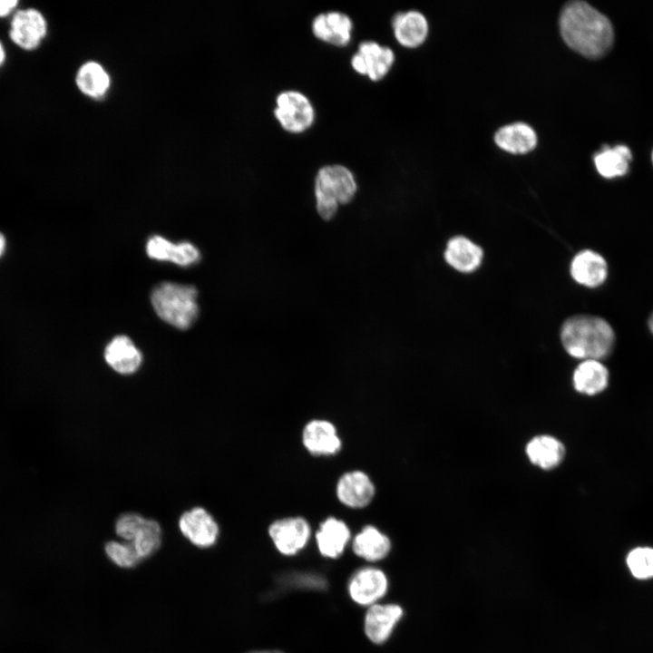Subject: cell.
<instances>
[{
    "mask_svg": "<svg viewBox=\"0 0 653 653\" xmlns=\"http://www.w3.org/2000/svg\"><path fill=\"white\" fill-rule=\"evenodd\" d=\"M559 24L566 44L587 58L604 56L613 44L610 21L584 1L567 3L560 12Z\"/></svg>",
    "mask_w": 653,
    "mask_h": 653,
    "instance_id": "cell-1",
    "label": "cell"
},
{
    "mask_svg": "<svg viewBox=\"0 0 653 653\" xmlns=\"http://www.w3.org/2000/svg\"><path fill=\"white\" fill-rule=\"evenodd\" d=\"M560 336L565 351L581 361H601L609 356L615 344V333L609 322L591 315H576L567 318Z\"/></svg>",
    "mask_w": 653,
    "mask_h": 653,
    "instance_id": "cell-2",
    "label": "cell"
},
{
    "mask_svg": "<svg viewBox=\"0 0 653 653\" xmlns=\"http://www.w3.org/2000/svg\"><path fill=\"white\" fill-rule=\"evenodd\" d=\"M357 183L353 172L341 164L321 167L315 178L316 210L324 220L332 219L340 205L353 200Z\"/></svg>",
    "mask_w": 653,
    "mask_h": 653,
    "instance_id": "cell-3",
    "label": "cell"
},
{
    "mask_svg": "<svg viewBox=\"0 0 653 653\" xmlns=\"http://www.w3.org/2000/svg\"><path fill=\"white\" fill-rule=\"evenodd\" d=\"M151 300L157 315L179 329H188L198 317L197 289L194 286L162 282L153 288Z\"/></svg>",
    "mask_w": 653,
    "mask_h": 653,
    "instance_id": "cell-4",
    "label": "cell"
},
{
    "mask_svg": "<svg viewBox=\"0 0 653 653\" xmlns=\"http://www.w3.org/2000/svg\"><path fill=\"white\" fill-rule=\"evenodd\" d=\"M115 533L128 542L143 561L154 555L162 541L160 523L137 512H126L115 521Z\"/></svg>",
    "mask_w": 653,
    "mask_h": 653,
    "instance_id": "cell-5",
    "label": "cell"
},
{
    "mask_svg": "<svg viewBox=\"0 0 653 653\" xmlns=\"http://www.w3.org/2000/svg\"><path fill=\"white\" fill-rule=\"evenodd\" d=\"M274 115L280 126L290 133L309 129L315 120V110L309 99L296 90H287L276 97Z\"/></svg>",
    "mask_w": 653,
    "mask_h": 653,
    "instance_id": "cell-6",
    "label": "cell"
},
{
    "mask_svg": "<svg viewBox=\"0 0 653 653\" xmlns=\"http://www.w3.org/2000/svg\"><path fill=\"white\" fill-rule=\"evenodd\" d=\"M394 62L395 54L390 47L367 40L359 44L351 58V66L359 74L377 82L388 73Z\"/></svg>",
    "mask_w": 653,
    "mask_h": 653,
    "instance_id": "cell-7",
    "label": "cell"
},
{
    "mask_svg": "<svg viewBox=\"0 0 653 653\" xmlns=\"http://www.w3.org/2000/svg\"><path fill=\"white\" fill-rule=\"evenodd\" d=\"M181 534L194 546L209 549L216 544L219 528L214 517L203 507L184 512L178 521Z\"/></svg>",
    "mask_w": 653,
    "mask_h": 653,
    "instance_id": "cell-8",
    "label": "cell"
},
{
    "mask_svg": "<svg viewBox=\"0 0 653 653\" xmlns=\"http://www.w3.org/2000/svg\"><path fill=\"white\" fill-rule=\"evenodd\" d=\"M47 34V22L44 15L34 9L17 10L12 17L9 37L18 47L31 51L36 49Z\"/></svg>",
    "mask_w": 653,
    "mask_h": 653,
    "instance_id": "cell-9",
    "label": "cell"
},
{
    "mask_svg": "<svg viewBox=\"0 0 653 653\" xmlns=\"http://www.w3.org/2000/svg\"><path fill=\"white\" fill-rule=\"evenodd\" d=\"M268 532L281 553L293 555L306 545L310 536V528L305 519L293 517L274 521Z\"/></svg>",
    "mask_w": 653,
    "mask_h": 653,
    "instance_id": "cell-10",
    "label": "cell"
},
{
    "mask_svg": "<svg viewBox=\"0 0 653 653\" xmlns=\"http://www.w3.org/2000/svg\"><path fill=\"white\" fill-rule=\"evenodd\" d=\"M313 34L319 40L343 47L352 37L353 22L345 13L329 11L318 14L311 24Z\"/></svg>",
    "mask_w": 653,
    "mask_h": 653,
    "instance_id": "cell-11",
    "label": "cell"
},
{
    "mask_svg": "<svg viewBox=\"0 0 653 653\" xmlns=\"http://www.w3.org/2000/svg\"><path fill=\"white\" fill-rule=\"evenodd\" d=\"M571 278L580 285L594 288L601 286L608 277L605 258L591 249L579 251L570 265Z\"/></svg>",
    "mask_w": 653,
    "mask_h": 653,
    "instance_id": "cell-12",
    "label": "cell"
},
{
    "mask_svg": "<svg viewBox=\"0 0 653 653\" xmlns=\"http://www.w3.org/2000/svg\"><path fill=\"white\" fill-rule=\"evenodd\" d=\"M349 594L360 605H369L382 598L387 590L385 573L375 568L358 570L350 580Z\"/></svg>",
    "mask_w": 653,
    "mask_h": 653,
    "instance_id": "cell-13",
    "label": "cell"
},
{
    "mask_svg": "<svg viewBox=\"0 0 653 653\" xmlns=\"http://www.w3.org/2000/svg\"><path fill=\"white\" fill-rule=\"evenodd\" d=\"M446 263L462 273H472L482 264V248L464 236H454L446 244L443 253Z\"/></svg>",
    "mask_w": 653,
    "mask_h": 653,
    "instance_id": "cell-14",
    "label": "cell"
},
{
    "mask_svg": "<svg viewBox=\"0 0 653 653\" xmlns=\"http://www.w3.org/2000/svg\"><path fill=\"white\" fill-rule=\"evenodd\" d=\"M609 383V369L599 360H582L573 371V388L580 395L587 396L599 395L607 389Z\"/></svg>",
    "mask_w": 653,
    "mask_h": 653,
    "instance_id": "cell-15",
    "label": "cell"
},
{
    "mask_svg": "<svg viewBox=\"0 0 653 653\" xmlns=\"http://www.w3.org/2000/svg\"><path fill=\"white\" fill-rule=\"evenodd\" d=\"M565 453L564 444L550 434L536 435L525 446L529 461L544 471L557 468L562 463Z\"/></svg>",
    "mask_w": 653,
    "mask_h": 653,
    "instance_id": "cell-16",
    "label": "cell"
},
{
    "mask_svg": "<svg viewBox=\"0 0 653 653\" xmlns=\"http://www.w3.org/2000/svg\"><path fill=\"white\" fill-rule=\"evenodd\" d=\"M402 616L403 609L398 605H373L367 610L365 619V635L375 644L385 642Z\"/></svg>",
    "mask_w": 653,
    "mask_h": 653,
    "instance_id": "cell-17",
    "label": "cell"
},
{
    "mask_svg": "<svg viewBox=\"0 0 653 653\" xmlns=\"http://www.w3.org/2000/svg\"><path fill=\"white\" fill-rule=\"evenodd\" d=\"M374 494L373 482L365 473L360 471L345 473L336 485V495L339 501L352 508L366 506Z\"/></svg>",
    "mask_w": 653,
    "mask_h": 653,
    "instance_id": "cell-18",
    "label": "cell"
},
{
    "mask_svg": "<svg viewBox=\"0 0 653 653\" xmlns=\"http://www.w3.org/2000/svg\"><path fill=\"white\" fill-rule=\"evenodd\" d=\"M391 24L396 41L407 48L421 45L428 34V22L418 11L399 12L393 16Z\"/></svg>",
    "mask_w": 653,
    "mask_h": 653,
    "instance_id": "cell-19",
    "label": "cell"
},
{
    "mask_svg": "<svg viewBox=\"0 0 653 653\" xmlns=\"http://www.w3.org/2000/svg\"><path fill=\"white\" fill-rule=\"evenodd\" d=\"M104 359L115 372L128 375L139 369L142 356L131 338L121 335L115 336L107 345Z\"/></svg>",
    "mask_w": 653,
    "mask_h": 653,
    "instance_id": "cell-20",
    "label": "cell"
},
{
    "mask_svg": "<svg viewBox=\"0 0 653 653\" xmlns=\"http://www.w3.org/2000/svg\"><path fill=\"white\" fill-rule=\"evenodd\" d=\"M303 443L315 455L334 454L341 447L336 427L325 420H313L305 426Z\"/></svg>",
    "mask_w": 653,
    "mask_h": 653,
    "instance_id": "cell-21",
    "label": "cell"
},
{
    "mask_svg": "<svg viewBox=\"0 0 653 653\" xmlns=\"http://www.w3.org/2000/svg\"><path fill=\"white\" fill-rule=\"evenodd\" d=\"M146 251L153 259L168 260L180 266H189L200 258L199 250L191 243L173 244L161 236H153L148 240Z\"/></svg>",
    "mask_w": 653,
    "mask_h": 653,
    "instance_id": "cell-22",
    "label": "cell"
},
{
    "mask_svg": "<svg viewBox=\"0 0 653 653\" xmlns=\"http://www.w3.org/2000/svg\"><path fill=\"white\" fill-rule=\"evenodd\" d=\"M537 141L534 130L524 122L505 125L494 135L497 146L512 154L530 152L536 147Z\"/></svg>",
    "mask_w": 653,
    "mask_h": 653,
    "instance_id": "cell-23",
    "label": "cell"
},
{
    "mask_svg": "<svg viewBox=\"0 0 653 653\" xmlns=\"http://www.w3.org/2000/svg\"><path fill=\"white\" fill-rule=\"evenodd\" d=\"M350 537L346 524L330 517L323 521L316 534L320 553L328 558H336L344 551Z\"/></svg>",
    "mask_w": 653,
    "mask_h": 653,
    "instance_id": "cell-24",
    "label": "cell"
},
{
    "mask_svg": "<svg viewBox=\"0 0 653 653\" xmlns=\"http://www.w3.org/2000/svg\"><path fill=\"white\" fill-rule=\"evenodd\" d=\"M391 549L390 540L386 535L373 526L365 527L354 539V552L370 561L385 558Z\"/></svg>",
    "mask_w": 653,
    "mask_h": 653,
    "instance_id": "cell-25",
    "label": "cell"
},
{
    "mask_svg": "<svg viewBox=\"0 0 653 653\" xmlns=\"http://www.w3.org/2000/svg\"><path fill=\"white\" fill-rule=\"evenodd\" d=\"M75 82L83 94L92 98H101L109 90L111 79L102 65L90 61L79 68Z\"/></svg>",
    "mask_w": 653,
    "mask_h": 653,
    "instance_id": "cell-26",
    "label": "cell"
},
{
    "mask_svg": "<svg viewBox=\"0 0 653 653\" xmlns=\"http://www.w3.org/2000/svg\"><path fill=\"white\" fill-rule=\"evenodd\" d=\"M632 159L630 150L625 145L606 148L597 153L594 163L598 172L606 179L623 176L629 170Z\"/></svg>",
    "mask_w": 653,
    "mask_h": 653,
    "instance_id": "cell-27",
    "label": "cell"
},
{
    "mask_svg": "<svg viewBox=\"0 0 653 653\" xmlns=\"http://www.w3.org/2000/svg\"><path fill=\"white\" fill-rule=\"evenodd\" d=\"M107 558L117 567L133 569L142 560L134 549L126 541H109L104 544Z\"/></svg>",
    "mask_w": 653,
    "mask_h": 653,
    "instance_id": "cell-28",
    "label": "cell"
},
{
    "mask_svg": "<svg viewBox=\"0 0 653 653\" xmlns=\"http://www.w3.org/2000/svg\"><path fill=\"white\" fill-rule=\"evenodd\" d=\"M627 564L638 579L653 577V548L637 547L631 550L627 556Z\"/></svg>",
    "mask_w": 653,
    "mask_h": 653,
    "instance_id": "cell-29",
    "label": "cell"
},
{
    "mask_svg": "<svg viewBox=\"0 0 653 653\" xmlns=\"http://www.w3.org/2000/svg\"><path fill=\"white\" fill-rule=\"evenodd\" d=\"M18 1L16 0H0V17L9 15L16 8Z\"/></svg>",
    "mask_w": 653,
    "mask_h": 653,
    "instance_id": "cell-30",
    "label": "cell"
},
{
    "mask_svg": "<svg viewBox=\"0 0 653 653\" xmlns=\"http://www.w3.org/2000/svg\"><path fill=\"white\" fill-rule=\"evenodd\" d=\"M5 57H6L5 50L3 46V44L0 41V66L5 63Z\"/></svg>",
    "mask_w": 653,
    "mask_h": 653,
    "instance_id": "cell-31",
    "label": "cell"
},
{
    "mask_svg": "<svg viewBox=\"0 0 653 653\" xmlns=\"http://www.w3.org/2000/svg\"><path fill=\"white\" fill-rule=\"evenodd\" d=\"M5 248V239L4 236L0 233V257L4 253Z\"/></svg>",
    "mask_w": 653,
    "mask_h": 653,
    "instance_id": "cell-32",
    "label": "cell"
},
{
    "mask_svg": "<svg viewBox=\"0 0 653 653\" xmlns=\"http://www.w3.org/2000/svg\"><path fill=\"white\" fill-rule=\"evenodd\" d=\"M648 328L650 332L653 334V312L651 313L650 317H648Z\"/></svg>",
    "mask_w": 653,
    "mask_h": 653,
    "instance_id": "cell-33",
    "label": "cell"
},
{
    "mask_svg": "<svg viewBox=\"0 0 653 653\" xmlns=\"http://www.w3.org/2000/svg\"><path fill=\"white\" fill-rule=\"evenodd\" d=\"M249 653H283V652L278 651V650H262V651H253V652H249Z\"/></svg>",
    "mask_w": 653,
    "mask_h": 653,
    "instance_id": "cell-34",
    "label": "cell"
},
{
    "mask_svg": "<svg viewBox=\"0 0 653 653\" xmlns=\"http://www.w3.org/2000/svg\"><path fill=\"white\" fill-rule=\"evenodd\" d=\"M652 162H653V152H652Z\"/></svg>",
    "mask_w": 653,
    "mask_h": 653,
    "instance_id": "cell-35",
    "label": "cell"
}]
</instances>
